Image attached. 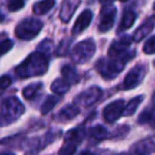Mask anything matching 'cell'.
<instances>
[{
  "label": "cell",
  "instance_id": "obj_19",
  "mask_svg": "<svg viewBox=\"0 0 155 155\" xmlns=\"http://www.w3.org/2000/svg\"><path fill=\"white\" fill-rule=\"evenodd\" d=\"M55 5V0H41L33 5V12L36 15H44Z\"/></svg>",
  "mask_w": 155,
  "mask_h": 155
},
{
  "label": "cell",
  "instance_id": "obj_34",
  "mask_svg": "<svg viewBox=\"0 0 155 155\" xmlns=\"http://www.w3.org/2000/svg\"><path fill=\"white\" fill-rule=\"evenodd\" d=\"M99 1L101 3H110V1H112V0H99Z\"/></svg>",
  "mask_w": 155,
  "mask_h": 155
},
{
  "label": "cell",
  "instance_id": "obj_22",
  "mask_svg": "<svg viewBox=\"0 0 155 155\" xmlns=\"http://www.w3.org/2000/svg\"><path fill=\"white\" fill-rule=\"evenodd\" d=\"M89 135H91V138H94V139H96V140H103L107 137L108 132H107V130L104 127H102V125H96V127L91 129Z\"/></svg>",
  "mask_w": 155,
  "mask_h": 155
},
{
  "label": "cell",
  "instance_id": "obj_30",
  "mask_svg": "<svg viewBox=\"0 0 155 155\" xmlns=\"http://www.w3.org/2000/svg\"><path fill=\"white\" fill-rule=\"evenodd\" d=\"M77 150V147L73 146V144H69V143H65L64 147L58 151V154H66V155H69V154H73Z\"/></svg>",
  "mask_w": 155,
  "mask_h": 155
},
{
  "label": "cell",
  "instance_id": "obj_4",
  "mask_svg": "<svg viewBox=\"0 0 155 155\" xmlns=\"http://www.w3.org/2000/svg\"><path fill=\"white\" fill-rule=\"evenodd\" d=\"M41 28H43V22L39 21L38 19L27 18L17 26L15 34L18 38L24 39V41H30L41 32Z\"/></svg>",
  "mask_w": 155,
  "mask_h": 155
},
{
  "label": "cell",
  "instance_id": "obj_28",
  "mask_svg": "<svg viewBox=\"0 0 155 155\" xmlns=\"http://www.w3.org/2000/svg\"><path fill=\"white\" fill-rule=\"evenodd\" d=\"M155 37L154 36H151L150 38L147 41V43L144 44L143 46V52L146 54H153L155 51Z\"/></svg>",
  "mask_w": 155,
  "mask_h": 155
},
{
  "label": "cell",
  "instance_id": "obj_13",
  "mask_svg": "<svg viewBox=\"0 0 155 155\" xmlns=\"http://www.w3.org/2000/svg\"><path fill=\"white\" fill-rule=\"evenodd\" d=\"M153 28H154V17L151 16L147 21H144L143 24L135 31L132 39H133L134 41H140L142 38H144L149 33L152 32Z\"/></svg>",
  "mask_w": 155,
  "mask_h": 155
},
{
  "label": "cell",
  "instance_id": "obj_1",
  "mask_svg": "<svg viewBox=\"0 0 155 155\" xmlns=\"http://www.w3.org/2000/svg\"><path fill=\"white\" fill-rule=\"evenodd\" d=\"M48 69V58L43 52H33L21 65L16 68V73L20 78H31L41 75Z\"/></svg>",
  "mask_w": 155,
  "mask_h": 155
},
{
  "label": "cell",
  "instance_id": "obj_3",
  "mask_svg": "<svg viewBox=\"0 0 155 155\" xmlns=\"http://www.w3.org/2000/svg\"><path fill=\"white\" fill-rule=\"evenodd\" d=\"M134 55H135L134 51L131 52V54H130V52L127 51L125 53L121 54V55L112 58L114 60L110 61V62L100 60L99 63H98L99 71L105 78H115L122 71V69L124 68L127 62L129 60H131L132 58H134Z\"/></svg>",
  "mask_w": 155,
  "mask_h": 155
},
{
  "label": "cell",
  "instance_id": "obj_35",
  "mask_svg": "<svg viewBox=\"0 0 155 155\" xmlns=\"http://www.w3.org/2000/svg\"><path fill=\"white\" fill-rule=\"evenodd\" d=\"M119 1H121V2H125V1H127V0H119Z\"/></svg>",
  "mask_w": 155,
  "mask_h": 155
},
{
  "label": "cell",
  "instance_id": "obj_8",
  "mask_svg": "<svg viewBox=\"0 0 155 155\" xmlns=\"http://www.w3.org/2000/svg\"><path fill=\"white\" fill-rule=\"evenodd\" d=\"M123 106H124V101L123 100H116V101L106 105L103 110V117L105 119V121L112 123L118 120L122 116Z\"/></svg>",
  "mask_w": 155,
  "mask_h": 155
},
{
  "label": "cell",
  "instance_id": "obj_2",
  "mask_svg": "<svg viewBox=\"0 0 155 155\" xmlns=\"http://www.w3.org/2000/svg\"><path fill=\"white\" fill-rule=\"evenodd\" d=\"M24 110V105L16 97L5 100L0 105V127H5L16 121Z\"/></svg>",
  "mask_w": 155,
  "mask_h": 155
},
{
  "label": "cell",
  "instance_id": "obj_18",
  "mask_svg": "<svg viewBox=\"0 0 155 155\" xmlns=\"http://www.w3.org/2000/svg\"><path fill=\"white\" fill-rule=\"evenodd\" d=\"M136 20V13L132 10H125L123 12L122 15V20L120 22L119 26V31H124L130 29L134 25Z\"/></svg>",
  "mask_w": 155,
  "mask_h": 155
},
{
  "label": "cell",
  "instance_id": "obj_29",
  "mask_svg": "<svg viewBox=\"0 0 155 155\" xmlns=\"http://www.w3.org/2000/svg\"><path fill=\"white\" fill-rule=\"evenodd\" d=\"M13 47V41L11 39H5L0 43V55L1 54H5L9 52Z\"/></svg>",
  "mask_w": 155,
  "mask_h": 155
},
{
  "label": "cell",
  "instance_id": "obj_27",
  "mask_svg": "<svg viewBox=\"0 0 155 155\" xmlns=\"http://www.w3.org/2000/svg\"><path fill=\"white\" fill-rule=\"evenodd\" d=\"M25 7V0H10L9 2V8L10 11L12 12H16L18 10H21Z\"/></svg>",
  "mask_w": 155,
  "mask_h": 155
},
{
  "label": "cell",
  "instance_id": "obj_14",
  "mask_svg": "<svg viewBox=\"0 0 155 155\" xmlns=\"http://www.w3.org/2000/svg\"><path fill=\"white\" fill-rule=\"evenodd\" d=\"M85 136V131L82 127H77V129L70 130L66 133L64 138L65 143L73 144V146H77L78 143H80L83 140Z\"/></svg>",
  "mask_w": 155,
  "mask_h": 155
},
{
  "label": "cell",
  "instance_id": "obj_33",
  "mask_svg": "<svg viewBox=\"0 0 155 155\" xmlns=\"http://www.w3.org/2000/svg\"><path fill=\"white\" fill-rule=\"evenodd\" d=\"M3 18H5V15L2 14V12L0 11V22L3 21Z\"/></svg>",
  "mask_w": 155,
  "mask_h": 155
},
{
  "label": "cell",
  "instance_id": "obj_11",
  "mask_svg": "<svg viewBox=\"0 0 155 155\" xmlns=\"http://www.w3.org/2000/svg\"><path fill=\"white\" fill-rule=\"evenodd\" d=\"M91 19H93V13L91 10H85L80 14V16L75 20L74 25L72 28V34L77 35L82 33L87 27L91 25Z\"/></svg>",
  "mask_w": 155,
  "mask_h": 155
},
{
  "label": "cell",
  "instance_id": "obj_23",
  "mask_svg": "<svg viewBox=\"0 0 155 155\" xmlns=\"http://www.w3.org/2000/svg\"><path fill=\"white\" fill-rule=\"evenodd\" d=\"M58 102V96H49V97L45 100V102H44V104L41 105V114L46 115V114H48L49 112H51Z\"/></svg>",
  "mask_w": 155,
  "mask_h": 155
},
{
  "label": "cell",
  "instance_id": "obj_25",
  "mask_svg": "<svg viewBox=\"0 0 155 155\" xmlns=\"http://www.w3.org/2000/svg\"><path fill=\"white\" fill-rule=\"evenodd\" d=\"M41 87V83H37V84H31L29 86H27L26 88L22 91V95L26 99H31L32 97H34V95L37 93L39 88Z\"/></svg>",
  "mask_w": 155,
  "mask_h": 155
},
{
  "label": "cell",
  "instance_id": "obj_17",
  "mask_svg": "<svg viewBox=\"0 0 155 155\" xmlns=\"http://www.w3.org/2000/svg\"><path fill=\"white\" fill-rule=\"evenodd\" d=\"M143 99H144L143 96H137V97L130 100L129 103H127V105L123 106L122 116H132V115L135 114L137 108L139 107L140 103L143 101Z\"/></svg>",
  "mask_w": 155,
  "mask_h": 155
},
{
  "label": "cell",
  "instance_id": "obj_26",
  "mask_svg": "<svg viewBox=\"0 0 155 155\" xmlns=\"http://www.w3.org/2000/svg\"><path fill=\"white\" fill-rule=\"evenodd\" d=\"M70 41H71L70 38H66L63 41H61L60 46H58V49H56V55H58V56L65 55V54L68 52L69 47H70Z\"/></svg>",
  "mask_w": 155,
  "mask_h": 155
},
{
  "label": "cell",
  "instance_id": "obj_16",
  "mask_svg": "<svg viewBox=\"0 0 155 155\" xmlns=\"http://www.w3.org/2000/svg\"><path fill=\"white\" fill-rule=\"evenodd\" d=\"M153 150H154V140L153 138H149L136 143L134 146L133 152L137 154H149L152 153Z\"/></svg>",
  "mask_w": 155,
  "mask_h": 155
},
{
  "label": "cell",
  "instance_id": "obj_24",
  "mask_svg": "<svg viewBox=\"0 0 155 155\" xmlns=\"http://www.w3.org/2000/svg\"><path fill=\"white\" fill-rule=\"evenodd\" d=\"M153 117H154V110H153V107L147 108V110H144L143 112L140 114L139 118H138V123H139V124H144V123L152 122Z\"/></svg>",
  "mask_w": 155,
  "mask_h": 155
},
{
  "label": "cell",
  "instance_id": "obj_20",
  "mask_svg": "<svg viewBox=\"0 0 155 155\" xmlns=\"http://www.w3.org/2000/svg\"><path fill=\"white\" fill-rule=\"evenodd\" d=\"M62 75L64 80L69 84H77L79 82V75L74 68H72L69 65H66L62 68Z\"/></svg>",
  "mask_w": 155,
  "mask_h": 155
},
{
  "label": "cell",
  "instance_id": "obj_12",
  "mask_svg": "<svg viewBox=\"0 0 155 155\" xmlns=\"http://www.w3.org/2000/svg\"><path fill=\"white\" fill-rule=\"evenodd\" d=\"M81 0H64L61 9V19L64 22H68L77 8L80 5Z\"/></svg>",
  "mask_w": 155,
  "mask_h": 155
},
{
  "label": "cell",
  "instance_id": "obj_15",
  "mask_svg": "<svg viewBox=\"0 0 155 155\" xmlns=\"http://www.w3.org/2000/svg\"><path fill=\"white\" fill-rule=\"evenodd\" d=\"M80 110H79V107L74 104H68L65 107H63L62 110H60L58 115V119L60 121H68L73 119L74 117H77L79 115Z\"/></svg>",
  "mask_w": 155,
  "mask_h": 155
},
{
  "label": "cell",
  "instance_id": "obj_6",
  "mask_svg": "<svg viewBox=\"0 0 155 155\" xmlns=\"http://www.w3.org/2000/svg\"><path fill=\"white\" fill-rule=\"evenodd\" d=\"M147 72V68L143 65H137L135 66L125 77L123 81L122 88L123 89H132L135 88L138 84H140L142 79L144 78Z\"/></svg>",
  "mask_w": 155,
  "mask_h": 155
},
{
  "label": "cell",
  "instance_id": "obj_7",
  "mask_svg": "<svg viewBox=\"0 0 155 155\" xmlns=\"http://www.w3.org/2000/svg\"><path fill=\"white\" fill-rule=\"evenodd\" d=\"M116 8L114 5H105L101 11V17L99 22V31L100 32H107L112 29L115 22L116 17Z\"/></svg>",
  "mask_w": 155,
  "mask_h": 155
},
{
  "label": "cell",
  "instance_id": "obj_21",
  "mask_svg": "<svg viewBox=\"0 0 155 155\" xmlns=\"http://www.w3.org/2000/svg\"><path fill=\"white\" fill-rule=\"evenodd\" d=\"M70 84L67 83L64 79H58L55 80L51 85V91H53L55 95H63V94L67 93L69 91Z\"/></svg>",
  "mask_w": 155,
  "mask_h": 155
},
{
  "label": "cell",
  "instance_id": "obj_5",
  "mask_svg": "<svg viewBox=\"0 0 155 155\" xmlns=\"http://www.w3.org/2000/svg\"><path fill=\"white\" fill-rule=\"evenodd\" d=\"M96 51V45L93 39H85L77 44L71 50V58L75 63H85L93 58Z\"/></svg>",
  "mask_w": 155,
  "mask_h": 155
},
{
  "label": "cell",
  "instance_id": "obj_32",
  "mask_svg": "<svg viewBox=\"0 0 155 155\" xmlns=\"http://www.w3.org/2000/svg\"><path fill=\"white\" fill-rule=\"evenodd\" d=\"M12 83L11 78L9 75H2L0 77V89H5L7 87H9Z\"/></svg>",
  "mask_w": 155,
  "mask_h": 155
},
{
  "label": "cell",
  "instance_id": "obj_31",
  "mask_svg": "<svg viewBox=\"0 0 155 155\" xmlns=\"http://www.w3.org/2000/svg\"><path fill=\"white\" fill-rule=\"evenodd\" d=\"M130 131V127H127V125H122V127H119L118 129H117L116 133H115V136L118 138L120 137H125V136L127 135V133H129Z\"/></svg>",
  "mask_w": 155,
  "mask_h": 155
},
{
  "label": "cell",
  "instance_id": "obj_9",
  "mask_svg": "<svg viewBox=\"0 0 155 155\" xmlns=\"http://www.w3.org/2000/svg\"><path fill=\"white\" fill-rule=\"evenodd\" d=\"M131 43L132 38L129 35H124L121 38L115 41L110 47V49H108V56L110 58H115V56L125 53L130 48V46H131Z\"/></svg>",
  "mask_w": 155,
  "mask_h": 155
},
{
  "label": "cell",
  "instance_id": "obj_10",
  "mask_svg": "<svg viewBox=\"0 0 155 155\" xmlns=\"http://www.w3.org/2000/svg\"><path fill=\"white\" fill-rule=\"evenodd\" d=\"M101 95L102 91L99 87H91L89 89L80 94L79 97L77 98V101L80 104H82V105L88 106L94 104L95 102H97L101 98Z\"/></svg>",
  "mask_w": 155,
  "mask_h": 155
}]
</instances>
